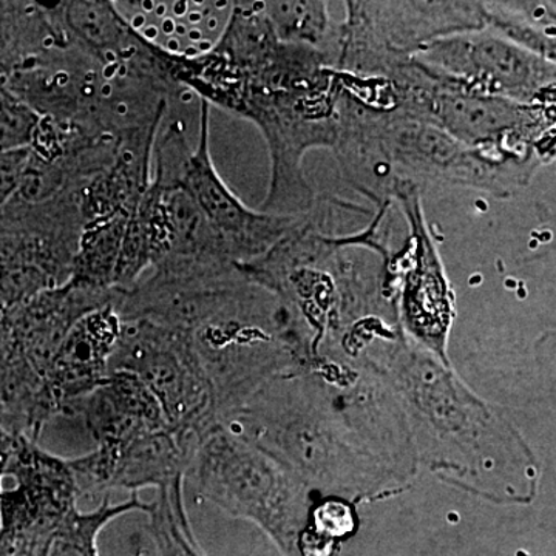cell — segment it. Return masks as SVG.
<instances>
[{
  "instance_id": "cell-1",
  "label": "cell",
  "mask_w": 556,
  "mask_h": 556,
  "mask_svg": "<svg viewBox=\"0 0 556 556\" xmlns=\"http://www.w3.org/2000/svg\"><path fill=\"white\" fill-rule=\"evenodd\" d=\"M339 91L340 73L327 54L277 36L228 61L207 58L193 86L201 100L262 131L270 181L260 211L280 217L308 215L320 200L303 172V159L313 149H334Z\"/></svg>"
},
{
  "instance_id": "cell-2",
  "label": "cell",
  "mask_w": 556,
  "mask_h": 556,
  "mask_svg": "<svg viewBox=\"0 0 556 556\" xmlns=\"http://www.w3.org/2000/svg\"><path fill=\"white\" fill-rule=\"evenodd\" d=\"M334 70L380 78L434 40L484 30L485 2H346Z\"/></svg>"
},
{
  "instance_id": "cell-3",
  "label": "cell",
  "mask_w": 556,
  "mask_h": 556,
  "mask_svg": "<svg viewBox=\"0 0 556 556\" xmlns=\"http://www.w3.org/2000/svg\"><path fill=\"white\" fill-rule=\"evenodd\" d=\"M110 371H129L160 402L167 422L200 441L219 426L214 387L192 332L149 318L123 321Z\"/></svg>"
},
{
  "instance_id": "cell-4",
  "label": "cell",
  "mask_w": 556,
  "mask_h": 556,
  "mask_svg": "<svg viewBox=\"0 0 556 556\" xmlns=\"http://www.w3.org/2000/svg\"><path fill=\"white\" fill-rule=\"evenodd\" d=\"M201 495L269 530L288 556H299V493L260 453L215 427L186 471Z\"/></svg>"
},
{
  "instance_id": "cell-5",
  "label": "cell",
  "mask_w": 556,
  "mask_h": 556,
  "mask_svg": "<svg viewBox=\"0 0 556 556\" xmlns=\"http://www.w3.org/2000/svg\"><path fill=\"white\" fill-rule=\"evenodd\" d=\"M413 60L477 93L527 105L555 100V65L489 28L434 40Z\"/></svg>"
},
{
  "instance_id": "cell-6",
  "label": "cell",
  "mask_w": 556,
  "mask_h": 556,
  "mask_svg": "<svg viewBox=\"0 0 556 556\" xmlns=\"http://www.w3.org/2000/svg\"><path fill=\"white\" fill-rule=\"evenodd\" d=\"M391 201L408 228L404 255L399 258L402 320L413 338L444 357L455 309L441 254L424 215L420 188L412 181H399L391 190Z\"/></svg>"
},
{
  "instance_id": "cell-7",
  "label": "cell",
  "mask_w": 556,
  "mask_h": 556,
  "mask_svg": "<svg viewBox=\"0 0 556 556\" xmlns=\"http://www.w3.org/2000/svg\"><path fill=\"white\" fill-rule=\"evenodd\" d=\"M211 104L200 98L199 141L189 153L178 185L206 215L212 228L225 243L237 266L247 265L268 254L278 241L288 236L302 217H280L252 211L228 188L211 156Z\"/></svg>"
},
{
  "instance_id": "cell-8",
  "label": "cell",
  "mask_w": 556,
  "mask_h": 556,
  "mask_svg": "<svg viewBox=\"0 0 556 556\" xmlns=\"http://www.w3.org/2000/svg\"><path fill=\"white\" fill-rule=\"evenodd\" d=\"M115 300L116 289L91 288L72 278L64 287L50 289L7 311L10 332L21 356L47 375L62 342L80 318Z\"/></svg>"
},
{
  "instance_id": "cell-9",
  "label": "cell",
  "mask_w": 556,
  "mask_h": 556,
  "mask_svg": "<svg viewBox=\"0 0 556 556\" xmlns=\"http://www.w3.org/2000/svg\"><path fill=\"white\" fill-rule=\"evenodd\" d=\"M142 39L172 56L195 60L208 53L228 24L232 2L141 0L115 2Z\"/></svg>"
},
{
  "instance_id": "cell-10",
  "label": "cell",
  "mask_w": 556,
  "mask_h": 556,
  "mask_svg": "<svg viewBox=\"0 0 556 556\" xmlns=\"http://www.w3.org/2000/svg\"><path fill=\"white\" fill-rule=\"evenodd\" d=\"M121 331L115 303L80 318L47 369L51 404L72 405L104 386Z\"/></svg>"
},
{
  "instance_id": "cell-11",
  "label": "cell",
  "mask_w": 556,
  "mask_h": 556,
  "mask_svg": "<svg viewBox=\"0 0 556 556\" xmlns=\"http://www.w3.org/2000/svg\"><path fill=\"white\" fill-rule=\"evenodd\" d=\"M70 42L101 64H115L129 56L139 35L109 0H75L51 5Z\"/></svg>"
},
{
  "instance_id": "cell-12",
  "label": "cell",
  "mask_w": 556,
  "mask_h": 556,
  "mask_svg": "<svg viewBox=\"0 0 556 556\" xmlns=\"http://www.w3.org/2000/svg\"><path fill=\"white\" fill-rule=\"evenodd\" d=\"M65 43L67 35L51 7L0 2V80Z\"/></svg>"
},
{
  "instance_id": "cell-13",
  "label": "cell",
  "mask_w": 556,
  "mask_h": 556,
  "mask_svg": "<svg viewBox=\"0 0 556 556\" xmlns=\"http://www.w3.org/2000/svg\"><path fill=\"white\" fill-rule=\"evenodd\" d=\"M262 10L281 42L321 51L327 54L334 68L339 24L329 16L327 2H318V0L262 2Z\"/></svg>"
},
{
  "instance_id": "cell-14",
  "label": "cell",
  "mask_w": 556,
  "mask_h": 556,
  "mask_svg": "<svg viewBox=\"0 0 556 556\" xmlns=\"http://www.w3.org/2000/svg\"><path fill=\"white\" fill-rule=\"evenodd\" d=\"M129 217L116 215L84 228L73 280L91 288L115 289V274Z\"/></svg>"
},
{
  "instance_id": "cell-15",
  "label": "cell",
  "mask_w": 556,
  "mask_h": 556,
  "mask_svg": "<svg viewBox=\"0 0 556 556\" xmlns=\"http://www.w3.org/2000/svg\"><path fill=\"white\" fill-rule=\"evenodd\" d=\"M139 510L149 514L150 504L142 503L138 493H134L127 503L110 506L105 496L100 508L91 514H80L78 508L70 511L62 521L56 535L51 541L49 556H100L98 555V535L112 519L127 511Z\"/></svg>"
},
{
  "instance_id": "cell-16",
  "label": "cell",
  "mask_w": 556,
  "mask_h": 556,
  "mask_svg": "<svg viewBox=\"0 0 556 556\" xmlns=\"http://www.w3.org/2000/svg\"><path fill=\"white\" fill-rule=\"evenodd\" d=\"M28 160H30L28 148L0 153V208L5 206L20 189Z\"/></svg>"
}]
</instances>
